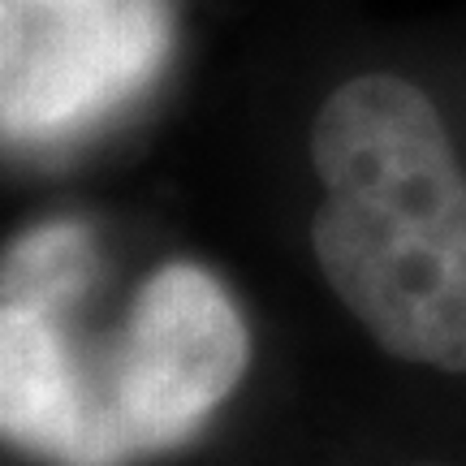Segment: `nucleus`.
Listing matches in <instances>:
<instances>
[{"mask_svg": "<svg viewBox=\"0 0 466 466\" xmlns=\"http://www.w3.org/2000/svg\"><path fill=\"white\" fill-rule=\"evenodd\" d=\"M116 329L100 371V410L126 458L199 432L250 363L247 319L229 289L186 259L147 272Z\"/></svg>", "mask_w": 466, "mask_h": 466, "instance_id": "f03ea898", "label": "nucleus"}, {"mask_svg": "<svg viewBox=\"0 0 466 466\" xmlns=\"http://www.w3.org/2000/svg\"><path fill=\"white\" fill-rule=\"evenodd\" d=\"M5 143L35 147L91 130L160 74L168 0H0Z\"/></svg>", "mask_w": 466, "mask_h": 466, "instance_id": "7ed1b4c3", "label": "nucleus"}, {"mask_svg": "<svg viewBox=\"0 0 466 466\" xmlns=\"http://www.w3.org/2000/svg\"><path fill=\"white\" fill-rule=\"evenodd\" d=\"M311 242L333 294L401 363L466 371V177L436 104L359 74L319 104Z\"/></svg>", "mask_w": 466, "mask_h": 466, "instance_id": "f257e3e1", "label": "nucleus"}]
</instances>
